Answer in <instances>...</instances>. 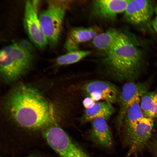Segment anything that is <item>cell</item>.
Here are the masks:
<instances>
[{"label":"cell","mask_w":157,"mask_h":157,"mask_svg":"<svg viewBox=\"0 0 157 157\" xmlns=\"http://www.w3.org/2000/svg\"><path fill=\"white\" fill-rule=\"evenodd\" d=\"M47 2L49 8H60L64 10L66 9L68 3L67 1L48 0Z\"/></svg>","instance_id":"cell-18"},{"label":"cell","mask_w":157,"mask_h":157,"mask_svg":"<svg viewBox=\"0 0 157 157\" xmlns=\"http://www.w3.org/2000/svg\"><path fill=\"white\" fill-rule=\"evenodd\" d=\"M25 8L24 24L25 30L32 42L39 48H43L48 42L43 32L36 11L30 1H26Z\"/></svg>","instance_id":"cell-9"},{"label":"cell","mask_w":157,"mask_h":157,"mask_svg":"<svg viewBox=\"0 0 157 157\" xmlns=\"http://www.w3.org/2000/svg\"><path fill=\"white\" fill-rule=\"evenodd\" d=\"M98 34L92 28L78 27L72 29L68 35L65 44L68 52L78 50L81 44L93 40Z\"/></svg>","instance_id":"cell-13"},{"label":"cell","mask_w":157,"mask_h":157,"mask_svg":"<svg viewBox=\"0 0 157 157\" xmlns=\"http://www.w3.org/2000/svg\"><path fill=\"white\" fill-rule=\"evenodd\" d=\"M119 32L114 28H110L95 37L92 40L93 44L96 48L107 54L113 46Z\"/></svg>","instance_id":"cell-15"},{"label":"cell","mask_w":157,"mask_h":157,"mask_svg":"<svg viewBox=\"0 0 157 157\" xmlns=\"http://www.w3.org/2000/svg\"><path fill=\"white\" fill-rule=\"evenodd\" d=\"M88 95L96 102H98L99 100H103L102 95L96 92H93Z\"/></svg>","instance_id":"cell-20"},{"label":"cell","mask_w":157,"mask_h":157,"mask_svg":"<svg viewBox=\"0 0 157 157\" xmlns=\"http://www.w3.org/2000/svg\"><path fill=\"white\" fill-rule=\"evenodd\" d=\"M151 1L130 0L124 12V17L129 23L140 27L150 26L154 12Z\"/></svg>","instance_id":"cell-8"},{"label":"cell","mask_w":157,"mask_h":157,"mask_svg":"<svg viewBox=\"0 0 157 157\" xmlns=\"http://www.w3.org/2000/svg\"><path fill=\"white\" fill-rule=\"evenodd\" d=\"M44 138L50 146L60 157H91L59 126L49 129L45 133Z\"/></svg>","instance_id":"cell-5"},{"label":"cell","mask_w":157,"mask_h":157,"mask_svg":"<svg viewBox=\"0 0 157 157\" xmlns=\"http://www.w3.org/2000/svg\"><path fill=\"white\" fill-rule=\"evenodd\" d=\"M106 120L97 118L92 121L89 136L91 140L98 146L105 148H109L112 146V134Z\"/></svg>","instance_id":"cell-10"},{"label":"cell","mask_w":157,"mask_h":157,"mask_svg":"<svg viewBox=\"0 0 157 157\" xmlns=\"http://www.w3.org/2000/svg\"><path fill=\"white\" fill-rule=\"evenodd\" d=\"M155 8L157 9V4L156 5V6L155 7Z\"/></svg>","instance_id":"cell-24"},{"label":"cell","mask_w":157,"mask_h":157,"mask_svg":"<svg viewBox=\"0 0 157 157\" xmlns=\"http://www.w3.org/2000/svg\"><path fill=\"white\" fill-rule=\"evenodd\" d=\"M6 106L14 120L28 129H45L57 121L51 105L37 90L28 85L15 88L8 97Z\"/></svg>","instance_id":"cell-1"},{"label":"cell","mask_w":157,"mask_h":157,"mask_svg":"<svg viewBox=\"0 0 157 157\" xmlns=\"http://www.w3.org/2000/svg\"><path fill=\"white\" fill-rule=\"evenodd\" d=\"M24 157H35L33 156H27Z\"/></svg>","instance_id":"cell-23"},{"label":"cell","mask_w":157,"mask_h":157,"mask_svg":"<svg viewBox=\"0 0 157 157\" xmlns=\"http://www.w3.org/2000/svg\"><path fill=\"white\" fill-rule=\"evenodd\" d=\"M154 12L156 14V17L151 21V26L157 35V9L155 8Z\"/></svg>","instance_id":"cell-21"},{"label":"cell","mask_w":157,"mask_h":157,"mask_svg":"<svg viewBox=\"0 0 157 157\" xmlns=\"http://www.w3.org/2000/svg\"><path fill=\"white\" fill-rule=\"evenodd\" d=\"M32 50L26 41L14 43L1 50L0 72L5 81H15L28 69L32 59Z\"/></svg>","instance_id":"cell-3"},{"label":"cell","mask_w":157,"mask_h":157,"mask_svg":"<svg viewBox=\"0 0 157 157\" xmlns=\"http://www.w3.org/2000/svg\"><path fill=\"white\" fill-rule=\"evenodd\" d=\"M115 111L112 104L105 101L96 102L92 108L85 109L82 117L83 122L92 121L97 118H103L107 120Z\"/></svg>","instance_id":"cell-14"},{"label":"cell","mask_w":157,"mask_h":157,"mask_svg":"<svg viewBox=\"0 0 157 157\" xmlns=\"http://www.w3.org/2000/svg\"><path fill=\"white\" fill-rule=\"evenodd\" d=\"M96 102L93 100L90 97L88 96L84 99L83 104L86 109L90 108L93 107Z\"/></svg>","instance_id":"cell-19"},{"label":"cell","mask_w":157,"mask_h":157,"mask_svg":"<svg viewBox=\"0 0 157 157\" xmlns=\"http://www.w3.org/2000/svg\"><path fill=\"white\" fill-rule=\"evenodd\" d=\"M154 121L144 116L133 122L122 124L120 132L123 144L128 149L127 156L137 155L147 145L151 137Z\"/></svg>","instance_id":"cell-4"},{"label":"cell","mask_w":157,"mask_h":157,"mask_svg":"<svg viewBox=\"0 0 157 157\" xmlns=\"http://www.w3.org/2000/svg\"><path fill=\"white\" fill-rule=\"evenodd\" d=\"M65 10L51 8L42 10L38 18L43 33L51 45L58 42L61 32Z\"/></svg>","instance_id":"cell-6"},{"label":"cell","mask_w":157,"mask_h":157,"mask_svg":"<svg viewBox=\"0 0 157 157\" xmlns=\"http://www.w3.org/2000/svg\"><path fill=\"white\" fill-rule=\"evenodd\" d=\"M152 146L154 152L157 155V137L152 144Z\"/></svg>","instance_id":"cell-22"},{"label":"cell","mask_w":157,"mask_h":157,"mask_svg":"<svg viewBox=\"0 0 157 157\" xmlns=\"http://www.w3.org/2000/svg\"><path fill=\"white\" fill-rule=\"evenodd\" d=\"M83 91L88 95L96 92L102 95L103 100L112 104L118 98V91L116 87L112 83L104 81H96L89 82L82 87Z\"/></svg>","instance_id":"cell-12"},{"label":"cell","mask_w":157,"mask_h":157,"mask_svg":"<svg viewBox=\"0 0 157 157\" xmlns=\"http://www.w3.org/2000/svg\"><path fill=\"white\" fill-rule=\"evenodd\" d=\"M130 0H98L93 3V10L97 16L112 19L124 13Z\"/></svg>","instance_id":"cell-11"},{"label":"cell","mask_w":157,"mask_h":157,"mask_svg":"<svg viewBox=\"0 0 157 157\" xmlns=\"http://www.w3.org/2000/svg\"><path fill=\"white\" fill-rule=\"evenodd\" d=\"M149 87V84L146 82L135 83L133 81H129L123 86L118 99L119 107L117 123L119 132L128 108L135 101L141 99L148 92Z\"/></svg>","instance_id":"cell-7"},{"label":"cell","mask_w":157,"mask_h":157,"mask_svg":"<svg viewBox=\"0 0 157 157\" xmlns=\"http://www.w3.org/2000/svg\"><path fill=\"white\" fill-rule=\"evenodd\" d=\"M91 53L89 51L75 50L68 52L60 56L56 59L57 63L59 65H68L77 63Z\"/></svg>","instance_id":"cell-17"},{"label":"cell","mask_w":157,"mask_h":157,"mask_svg":"<svg viewBox=\"0 0 157 157\" xmlns=\"http://www.w3.org/2000/svg\"><path fill=\"white\" fill-rule=\"evenodd\" d=\"M140 105L146 116L157 119V90L146 92L141 99Z\"/></svg>","instance_id":"cell-16"},{"label":"cell","mask_w":157,"mask_h":157,"mask_svg":"<svg viewBox=\"0 0 157 157\" xmlns=\"http://www.w3.org/2000/svg\"><path fill=\"white\" fill-rule=\"evenodd\" d=\"M107 55V62L111 70L119 79L133 81L139 76L142 66V53L126 34L119 32Z\"/></svg>","instance_id":"cell-2"}]
</instances>
